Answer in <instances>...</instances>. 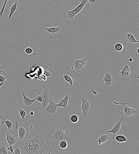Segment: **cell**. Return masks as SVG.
I'll return each instance as SVG.
<instances>
[{
	"mask_svg": "<svg viewBox=\"0 0 139 154\" xmlns=\"http://www.w3.org/2000/svg\"><path fill=\"white\" fill-rule=\"evenodd\" d=\"M5 82V81L2 82L0 83V87L3 85V84Z\"/></svg>",
	"mask_w": 139,
	"mask_h": 154,
	"instance_id": "43",
	"label": "cell"
},
{
	"mask_svg": "<svg viewBox=\"0 0 139 154\" xmlns=\"http://www.w3.org/2000/svg\"><path fill=\"white\" fill-rule=\"evenodd\" d=\"M139 78V75L138 74H136L135 75L134 78L135 79H137Z\"/></svg>",
	"mask_w": 139,
	"mask_h": 154,
	"instance_id": "39",
	"label": "cell"
},
{
	"mask_svg": "<svg viewBox=\"0 0 139 154\" xmlns=\"http://www.w3.org/2000/svg\"><path fill=\"white\" fill-rule=\"evenodd\" d=\"M35 99L38 102L41 103L42 101V92H39L36 94L35 97Z\"/></svg>",
	"mask_w": 139,
	"mask_h": 154,
	"instance_id": "31",
	"label": "cell"
},
{
	"mask_svg": "<svg viewBox=\"0 0 139 154\" xmlns=\"http://www.w3.org/2000/svg\"><path fill=\"white\" fill-rule=\"evenodd\" d=\"M80 3L74 9L71 11H65L64 14V19L67 22H70L73 20L74 17L76 15L80 14L87 2V0H79Z\"/></svg>",
	"mask_w": 139,
	"mask_h": 154,
	"instance_id": "3",
	"label": "cell"
},
{
	"mask_svg": "<svg viewBox=\"0 0 139 154\" xmlns=\"http://www.w3.org/2000/svg\"><path fill=\"white\" fill-rule=\"evenodd\" d=\"M4 133L6 138L4 139V142L6 144H8L9 145H12L13 146L18 144L20 141L18 134L16 131L11 129H6Z\"/></svg>",
	"mask_w": 139,
	"mask_h": 154,
	"instance_id": "6",
	"label": "cell"
},
{
	"mask_svg": "<svg viewBox=\"0 0 139 154\" xmlns=\"http://www.w3.org/2000/svg\"><path fill=\"white\" fill-rule=\"evenodd\" d=\"M80 99L82 101L81 109L82 111L81 115L83 118H86L89 116L90 111L94 108L93 104L92 102L88 99L87 97H82Z\"/></svg>",
	"mask_w": 139,
	"mask_h": 154,
	"instance_id": "5",
	"label": "cell"
},
{
	"mask_svg": "<svg viewBox=\"0 0 139 154\" xmlns=\"http://www.w3.org/2000/svg\"><path fill=\"white\" fill-rule=\"evenodd\" d=\"M48 143L47 137L43 134L30 135L25 142L23 146L25 154H42Z\"/></svg>",
	"mask_w": 139,
	"mask_h": 154,
	"instance_id": "1",
	"label": "cell"
},
{
	"mask_svg": "<svg viewBox=\"0 0 139 154\" xmlns=\"http://www.w3.org/2000/svg\"><path fill=\"white\" fill-rule=\"evenodd\" d=\"M14 154H20L21 151L20 149V146L18 145H16L13 146Z\"/></svg>",
	"mask_w": 139,
	"mask_h": 154,
	"instance_id": "33",
	"label": "cell"
},
{
	"mask_svg": "<svg viewBox=\"0 0 139 154\" xmlns=\"http://www.w3.org/2000/svg\"><path fill=\"white\" fill-rule=\"evenodd\" d=\"M18 6L17 1H16L15 3L11 6L10 9V13L8 18V20L11 18L13 14L16 12Z\"/></svg>",
	"mask_w": 139,
	"mask_h": 154,
	"instance_id": "24",
	"label": "cell"
},
{
	"mask_svg": "<svg viewBox=\"0 0 139 154\" xmlns=\"http://www.w3.org/2000/svg\"><path fill=\"white\" fill-rule=\"evenodd\" d=\"M17 0L18 1V0Z\"/></svg>",
	"mask_w": 139,
	"mask_h": 154,
	"instance_id": "46",
	"label": "cell"
},
{
	"mask_svg": "<svg viewBox=\"0 0 139 154\" xmlns=\"http://www.w3.org/2000/svg\"><path fill=\"white\" fill-rule=\"evenodd\" d=\"M23 98L20 101V103L23 104L26 108L33 107L34 102L36 99L35 98L32 100L29 99L26 97L24 93H23Z\"/></svg>",
	"mask_w": 139,
	"mask_h": 154,
	"instance_id": "18",
	"label": "cell"
},
{
	"mask_svg": "<svg viewBox=\"0 0 139 154\" xmlns=\"http://www.w3.org/2000/svg\"><path fill=\"white\" fill-rule=\"evenodd\" d=\"M66 0H54L53 2L56 5L61 4L64 2Z\"/></svg>",
	"mask_w": 139,
	"mask_h": 154,
	"instance_id": "36",
	"label": "cell"
},
{
	"mask_svg": "<svg viewBox=\"0 0 139 154\" xmlns=\"http://www.w3.org/2000/svg\"><path fill=\"white\" fill-rule=\"evenodd\" d=\"M5 145L6 143L4 142L0 143V154H9Z\"/></svg>",
	"mask_w": 139,
	"mask_h": 154,
	"instance_id": "28",
	"label": "cell"
},
{
	"mask_svg": "<svg viewBox=\"0 0 139 154\" xmlns=\"http://www.w3.org/2000/svg\"><path fill=\"white\" fill-rule=\"evenodd\" d=\"M22 51L23 54H25L26 56L29 58L34 57L38 54L36 49L33 47H23Z\"/></svg>",
	"mask_w": 139,
	"mask_h": 154,
	"instance_id": "19",
	"label": "cell"
},
{
	"mask_svg": "<svg viewBox=\"0 0 139 154\" xmlns=\"http://www.w3.org/2000/svg\"><path fill=\"white\" fill-rule=\"evenodd\" d=\"M139 3L137 4L136 7V14L139 17Z\"/></svg>",
	"mask_w": 139,
	"mask_h": 154,
	"instance_id": "38",
	"label": "cell"
},
{
	"mask_svg": "<svg viewBox=\"0 0 139 154\" xmlns=\"http://www.w3.org/2000/svg\"><path fill=\"white\" fill-rule=\"evenodd\" d=\"M69 98L68 95L66 94L64 98L61 99L59 103L57 104L58 107H62L64 110L66 111L68 108V102Z\"/></svg>",
	"mask_w": 139,
	"mask_h": 154,
	"instance_id": "20",
	"label": "cell"
},
{
	"mask_svg": "<svg viewBox=\"0 0 139 154\" xmlns=\"http://www.w3.org/2000/svg\"><path fill=\"white\" fill-rule=\"evenodd\" d=\"M104 76L103 78V81L105 82V86H114L116 81L117 77L114 73L106 72L104 74Z\"/></svg>",
	"mask_w": 139,
	"mask_h": 154,
	"instance_id": "11",
	"label": "cell"
},
{
	"mask_svg": "<svg viewBox=\"0 0 139 154\" xmlns=\"http://www.w3.org/2000/svg\"><path fill=\"white\" fill-rule=\"evenodd\" d=\"M115 139L117 141L120 143L128 142V140L127 139L126 137L122 135H118L116 136Z\"/></svg>",
	"mask_w": 139,
	"mask_h": 154,
	"instance_id": "29",
	"label": "cell"
},
{
	"mask_svg": "<svg viewBox=\"0 0 139 154\" xmlns=\"http://www.w3.org/2000/svg\"><path fill=\"white\" fill-rule=\"evenodd\" d=\"M30 114L31 116H33L34 115V112L33 111H31L30 112Z\"/></svg>",
	"mask_w": 139,
	"mask_h": 154,
	"instance_id": "42",
	"label": "cell"
},
{
	"mask_svg": "<svg viewBox=\"0 0 139 154\" xmlns=\"http://www.w3.org/2000/svg\"><path fill=\"white\" fill-rule=\"evenodd\" d=\"M41 92L42 93V101L41 107L44 110L49 103L53 100L55 95L50 93L47 88L43 90Z\"/></svg>",
	"mask_w": 139,
	"mask_h": 154,
	"instance_id": "9",
	"label": "cell"
},
{
	"mask_svg": "<svg viewBox=\"0 0 139 154\" xmlns=\"http://www.w3.org/2000/svg\"><path fill=\"white\" fill-rule=\"evenodd\" d=\"M9 0H3V3L2 6V9L0 12V18H2L5 17L4 15L3 14V12L4 10L7 2ZM15 2L16 0H13Z\"/></svg>",
	"mask_w": 139,
	"mask_h": 154,
	"instance_id": "30",
	"label": "cell"
},
{
	"mask_svg": "<svg viewBox=\"0 0 139 154\" xmlns=\"http://www.w3.org/2000/svg\"><path fill=\"white\" fill-rule=\"evenodd\" d=\"M93 138L99 145L105 142L107 140L110 139L108 132L105 130L97 131L94 134Z\"/></svg>",
	"mask_w": 139,
	"mask_h": 154,
	"instance_id": "7",
	"label": "cell"
},
{
	"mask_svg": "<svg viewBox=\"0 0 139 154\" xmlns=\"http://www.w3.org/2000/svg\"><path fill=\"white\" fill-rule=\"evenodd\" d=\"M43 36L46 39H54L62 34L63 31L60 26L49 28L43 27Z\"/></svg>",
	"mask_w": 139,
	"mask_h": 154,
	"instance_id": "4",
	"label": "cell"
},
{
	"mask_svg": "<svg viewBox=\"0 0 139 154\" xmlns=\"http://www.w3.org/2000/svg\"><path fill=\"white\" fill-rule=\"evenodd\" d=\"M43 75L46 77L51 76L53 74L52 70L46 65H44L43 67Z\"/></svg>",
	"mask_w": 139,
	"mask_h": 154,
	"instance_id": "25",
	"label": "cell"
},
{
	"mask_svg": "<svg viewBox=\"0 0 139 154\" xmlns=\"http://www.w3.org/2000/svg\"><path fill=\"white\" fill-rule=\"evenodd\" d=\"M7 127V130L11 129L17 130L18 126V123L17 121H11L10 119L4 121Z\"/></svg>",
	"mask_w": 139,
	"mask_h": 154,
	"instance_id": "21",
	"label": "cell"
},
{
	"mask_svg": "<svg viewBox=\"0 0 139 154\" xmlns=\"http://www.w3.org/2000/svg\"><path fill=\"white\" fill-rule=\"evenodd\" d=\"M124 66L122 69L120 71L119 74L121 80L125 81L130 79L132 75L129 68L128 65H126L124 62Z\"/></svg>",
	"mask_w": 139,
	"mask_h": 154,
	"instance_id": "13",
	"label": "cell"
},
{
	"mask_svg": "<svg viewBox=\"0 0 139 154\" xmlns=\"http://www.w3.org/2000/svg\"><path fill=\"white\" fill-rule=\"evenodd\" d=\"M18 134L20 141L25 140L30 136L28 129L24 126L19 127Z\"/></svg>",
	"mask_w": 139,
	"mask_h": 154,
	"instance_id": "16",
	"label": "cell"
},
{
	"mask_svg": "<svg viewBox=\"0 0 139 154\" xmlns=\"http://www.w3.org/2000/svg\"><path fill=\"white\" fill-rule=\"evenodd\" d=\"M113 50H116L120 53H124L126 52V50L123 46L122 43H116L113 47H112Z\"/></svg>",
	"mask_w": 139,
	"mask_h": 154,
	"instance_id": "23",
	"label": "cell"
},
{
	"mask_svg": "<svg viewBox=\"0 0 139 154\" xmlns=\"http://www.w3.org/2000/svg\"><path fill=\"white\" fill-rule=\"evenodd\" d=\"M92 92L93 94L95 95H97V93L94 90H92Z\"/></svg>",
	"mask_w": 139,
	"mask_h": 154,
	"instance_id": "41",
	"label": "cell"
},
{
	"mask_svg": "<svg viewBox=\"0 0 139 154\" xmlns=\"http://www.w3.org/2000/svg\"><path fill=\"white\" fill-rule=\"evenodd\" d=\"M58 107L57 104L53 100L47 105L44 110L46 114L49 116H53L58 112Z\"/></svg>",
	"mask_w": 139,
	"mask_h": 154,
	"instance_id": "14",
	"label": "cell"
},
{
	"mask_svg": "<svg viewBox=\"0 0 139 154\" xmlns=\"http://www.w3.org/2000/svg\"><path fill=\"white\" fill-rule=\"evenodd\" d=\"M7 149L9 154L11 152L12 154H14L12 145H9V146L7 148Z\"/></svg>",
	"mask_w": 139,
	"mask_h": 154,
	"instance_id": "37",
	"label": "cell"
},
{
	"mask_svg": "<svg viewBox=\"0 0 139 154\" xmlns=\"http://www.w3.org/2000/svg\"><path fill=\"white\" fill-rule=\"evenodd\" d=\"M5 120V118L3 117L2 114L0 115V129L1 128L2 125L4 123V121Z\"/></svg>",
	"mask_w": 139,
	"mask_h": 154,
	"instance_id": "35",
	"label": "cell"
},
{
	"mask_svg": "<svg viewBox=\"0 0 139 154\" xmlns=\"http://www.w3.org/2000/svg\"><path fill=\"white\" fill-rule=\"evenodd\" d=\"M30 129H32V126H31H31H30Z\"/></svg>",
	"mask_w": 139,
	"mask_h": 154,
	"instance_id": "45",
	"label": "cell"
},
{
	"mask_svg": "<svg viewBox=\"0 0 139 154\" xmlns=\"http://www.w3.org/2000/svg\"><path fill=\"white\" fill-rule=\"evenodd\" d=\"M59 145L61 148L65 149L68 146L67 142L65 140H62L60 142Z\"/></svg>",
	"mask_w": 139,
	"mask_h": 154,
	"instance_id": "34",
	"label": "cell"
},
{
	"mask_svg": "<svg viewBox=\"0 0 139 154\" xmlns=\"http://www.w3.org/2000/svg\"><path fill=\"white\" fill-rule=\"evenodd\" d=\"M18 110L19 111V114L21 117V120L23 122L25 121V117L26 118H27L28 113V112L23 110L21 107L19 106L18 108Z\"/></svg>",
	"mask_w": 139,
	"mask_h": 154,
	"instance_id": "26",
	"label": "cell"
},
{
	"mask_svg": "<svg viewBox=\"0 0 139 154\" xmlns=\"http://www.w3.org/2000/svg\"><path fill=\"white\" fill-rule=\"evenodd\" d=\"M121 41L124 44H129L132 47L134 46L139 42L138 41L135 39L131 33L128 32L123 33Z\"/></svg>",
	"mask_w": 139,
	"mask_h": 154,
	"instance_id": "10",
	"label": "cell"
},
{
	"mask_svg": "<svg viewBox=\"0 0 139 154\" xmlns=\"http://www.w3.org/2000/svg\"><path fill=\"white\" fill-rule=\"evenodd\" d=\"M63 76L65 81L72 86L73 83L75 81V77L68 71H65L63 73Z\"/></svg>",
	"mask_w": 139,
	"mask_h": 154,
	"instance_id": "22",
	"label": "cell"
},
{
	"mask_svg": "<svg viewBox=\"0 0 139 154\" xmlns=\"http://www.w3.org/2000/svg\"><path fill=\"white\" fill-rule=\"evenodd\" d=\"M123 121L124 118L123 117H122L116 123L112 128L108 131L107 132L111 133L113 134H118L120 133L122 130L121 125L123 123Z\"/></svg>",
	"mask_w": 139,
	"mask_h": 154,
	"instance_id": "17",
	"label": "cell"
},
{
	"mask_svg": "<svg viewBox=\"0 0 139 154\" xmlns=\"http://www.w3.org/2000/svg\"><path fill=\"white\" fill-rule=\"evenodd\" d=\"M56 145H58L60 142L65 140L68 143L70 142L71 138L68 137L66 130L64 129L57 128L55 129L54 134L50 135Z\"/></svg>",
	"mask_w": 139,
	"mask_h": 154,
	"instance_id": "2",
	"label": "cell"
},
{
	"mask_svg": "<svg viewBox=\"0 0 139 154\" xmlns=\"http://www.w3.org/2000/svg\"><path fill=\"white\" fill-rule=\"evenodd\" d=\"M86 57L81 59H73L69 62V65L73 68L77 72H79L84 69V66L86 65V61L87 59Z\"/></svg>",
	"mask_w": 139,
	"mask_h": 154,
	"instance_id": "8",
	"label": "cell"
},
{
	"mask_svg": "<svg viewBox=\"0 0 139 154\" xmlns=\"http://www.w3.org/2000/svg\"><path fill=\"white\" fill-rule=\"evenodd\" d=\"M9 75H7L3 70H0V82H2L9 78Z\"/></svg>",
	"mask_w": 139,
	"mask_h": 154,
	"instance_id": "27",
	"label": "cell"
},
{
	"mask_svg": "<svg viewBox=\"0 0 139 154\" xmlns=\"http://www.w3.org/2000/svg\"><path fill=\"white\" fill-rule=\"evenodd\" d=\"M119 113L123 115L125 118L135 114L137 110L127 105H122L119 109Z\"/></svg>",
	"mask_w": 139,
	"mask_h": 154,
	"instance_id": "12",
	"label": "cell"
},
{
	"mask_svg": "<svg viewBox=\"0 0 139 154\" xmlns=\"http://www.w3.org/2000/svg\"><path fill=\"white\" fill-rule=\"evenodd\" d=\"M90 3L89 10L93 12H100L102 11V0H87Z\"/></svg>",
	"mask_w": 139,
	"mask_h": 154,
	"instance_id": "15",
	"label": "cell"
},
{
	"mask_svg": "<svg viewBox=\"0 0 139 154\" xmlns=\"http://www.w3.org/2000/svg\"><path fill=\"white\" fill-rule=\"evenodd\" d=\"M79 117V115H73L70 117V121L73 123H75L78 121Z\"/></svg>",
	"mask_w": 139,
	"mask_h": 154,
	"instance_id": "32",
	"label": "cell"
},
{
	"mask_svg": "<svg viewBox=\"0 0 139 154\" xmlns=\"http://www.w3.org/2000/svg\"><path fill=\"white\" fill-rule=\"evenodd\" d=\"M127 61L129 62H132L133 61V59L130 58L129 56L128 57V59L127 60Z\"/></svg>",
	"mask_w": 139,
	"mask_h": 154,
	"instance_id": "40",
	"label": "cell"
},
{
	"mask_svg": "<svg viewBox=\"0 0 139 154\" xmlns=\"http://www.w3.org/2000/svg\"><path fill=\"white\" fill-rule=\"evenodd\" d=\"M139 48H138L137 50V52L138 53V54H139Z\"/></svg>",
	"mask_w": 139,
	"mask_h": 154,
	"instance_id": "44",
	"label": "cell"
}]
</instances>
